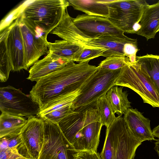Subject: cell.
Instances as JSON below:
<instances>
[{"mask_svg":"<svg viewBox=\"0 0 159 159\" xmlns=\"http://www.w3.org/2000/svg\"><path fill=\"white\" fill-rule=\"evenodd\" d=\"M89 61L76 64L71 61L36 82L30 95L39 108L60 96L80 89L99 68Z\"/></svg>","mask_w":159,"mask_h":159,"instance_id":"cell-1","label":"cell"},{"mask_svg":"<svg viewBox=\"0 0 159 159\" xmlns=\"http://www.w3.org/2000/svg\"><path fill=\"white\" fill-rule=\"evenodd\" d=\"M50 33L84 48L105 49L104 57L106 58L113 56H124V45L129 42H137V39L129 38L125 35H104L92 37L86 35L74 25L72 17L67 10L60 23Z\"/></svg>","mask_w":159,"mask_h":159,"instance_id":"cell-2","label":"cell"},{"mask_svg":"<svg viewBox=\"0 0 159 159\" xmlns=\"http://www.w3.org/2000/svg\"><path fill=\"white\" fill-rule=\"evenodd\" d=\"M142 142L134 135L124 118L116 117L107 128L101 159H133Z\"/></svg>","mask_w":159,"mask_h":159,"instance_id":"cell-3","label":"cell"},{"mask_svg":"<svg viewBox=\"0 0 159 159\" xmlns=\"http://www.w3.org/2000/svg\"><path fill=\"white\" fill-rule=\"evenodd\" d=\"M98 67L80 89V94L71 106L73 111L83 112L91 107H95L97 101L114 86L121 69L110 70Z\"/></svg>","mask_w":159,"mask_h":159,"instance_id":"cell-4","label":"cell"},{"mask_svg":"<svg viewBox=\"0 0 159 159\" xmlns=\"http://www.w3.org/2000/svg\"><path fill=\"white\" fill-rule=\"evenodd\" d=\"M70 5L66 0H31L21 15L48 34L60 23Z\"/></svg>","mask_w":159,"mask_h":159,"instance_id":"cell-5","label":"cell"},{"mask_svg":"<svg viewBox=\"0 0 159 159\" xmlns=\"http://www.w3.org/2000/svg\"><path fill=\"white\" fill-rule=\"evenodd\" d=\"M114 86L129 88L138 94L143 102L159 107V94L150 75L137 62L121 69Z\"/></svg>","mask_w":159,"mask_h":159,"instance_id":"cell-6","label":"cell"},{"mask_svg":"<svg viewBox=\"0 0 159 159\" xmlns=\"http://www.w3.org/2000/svg\"><path fill=\"white\" fill-rule=\"evenodd\" d=\"M109 10L107 18L123 32L136 34L144 10L148 5L144 0H104Z\"/></svg>","mask_w":159,"mask_h":159,"instance_id":"cell-7","label":"cell"},{"mask_svg":"<svg viewBox=\"0 0 159 159\" xmlns=\"http://www.w3.org/2000/svg\"><path fill=\"white\" fill-rule=\"evenodd\" d=\"M44 121L43 143L38 159H76L78 151L66 138L58 124Z\"/></svg>","mask_w":159,"mask_h":159,"instance_id":"cell-8","label":"cell"},{"mask_svg":"<svg viewBox=\"0 0 159 159\" xmlns=\"http://www.w3.org/2000/svg\"><path fill=\"white\" fill-rule=\"evenodd\" d=\"M19 25L23 40L28 70L41 56L48 53V34L21 15L19 18Z\"/></svg>","mask_w":159,"mask_h":159,"instance_id":"cell-9","label":"cell"},{"mask_svg":"<svg viewBox=\"0 0 159 159\" xmlns=\"http://www.w3.org/2000/svg\"><path fill=\"white\" fill-rule=\"evenodd\" d=\"M39 109V105L30 94H25L20 89L10 85L0 88L1 112L28 118L36 116Z\"/></svg>","mask_w":159,"mask_h":159,"instance_id":"cell-10","label":"cell"},{"mask_svg":"<svg viewBox=\"0 0 159 159\" xmlns=\"http://www.w3.org/2000/svg\"><path fill=\"white\" fill-rule=\"evenodd\" d=\"M44 120L36 116L28 117L20 134L19 152L27 159H38L44 141Z\"/></svg>","mask_w":159,"mask_h":159,"instance_id":"cell-11","label":"cell"},{"mask_svg":"<svg viewBox=\"0 0 159 159\" xmlns=\"http://www.w3.org/2000/svg\"><path fill=\"white\" fill-rule=\"evenodd\" d=\"M72 20L79 31L89 36L125 35L124 32L114 26L107 18L85 14L78 15L75 18H72Z\"/></svg>","mask_w":159,"mask_h":159,"instance_id":"cell-12","label":"cell"},{"mask_svg":"<svg viewBox=\"0 0 159 159\" xmlns=\"http://www.w3.org/2000/svg\"><path fill=\"white\" fill-rule=\"evenodd\" d=\"M80 93V89H78L52 100L39 108L37 116L44 120L58 124L73 111L71 106Z\"/></svg>","mask_w":159,"mask_h":159,"instance_id":"cell-13","label":"cell"},{"mask_svg":"<svg viewBox=\"0 0 159 159\" xmlns=\"http://www.w3.org/2000/svg\"><path fill=\"white\" fill-rule=\"evenodd\" d=\"M84 111H74L58 124L66 138L77 151L84 150L82 132Z\"/></svg>","mask_w":159,"mask_h":159,"instance_id":"cell-14","label":"cell"},{"mask_svg":"<svg viewBox=\"0 0 159 159\" xmlns=\"http://www.w3.org/2000/svg\"><path fill=\"white\" fill-rule=\"evenodd\" d=\"M19 18L11 25L7 39L12 71L27 70L22 38L19 25Z\"/></svg>","mask_w":159,"mask_h":159,"instance_id":"cell-15","label":"cell"},{"mask_svg":"<svg viewBox=\"0 0 159 159\" xmlns=\"http://www.w3.org/2000/svg\"><path fill=\"white\" fill-rule=\"evenodd\" d=\"M103 126L100 116L95 107H91L84 111L82 132L84 150L97 151Z\"/></svg>","mask_w":159,"mask_h":159,"instance_id":"cell-16","label":"cell"},{"mask_svg":"<svg viewBox=\"0 0 159 159\" xmlns=\"http://www.w3.org/2000/svg\"><path fill=\"white\" fill-rule=\"evenodd\" d=\"M71 61L60 57L48 50L45 57L37 61L30 68L27 79L32 81L37 82L42 78L60 69Z\"/></svg>","mask_w":159,"mask_h":159,"instance_id":"cell-17","label":"cell"},{"mask_svg":"<svg viewBox=\"0 0 159 159\" xmlns=\"http://www.w3.org/2000/svg\"><path fill=\"white\" fill-rule=\"evenodd\" d=\"M123 117L129 129L138 139L142 142L146 140H156L151 127L150 120L145 117L136 109L129 108Z\"/></svg>","mask_w":159,"mask_h":159,"instance_id":"cell-18","label":"cell"},{"mask_svg":"<svg viewBox=\"0 0 159 159\" xmlns=\"http://www.w3.org/2000/svg\"><path fill=\"white\" fill-rule=\"evenodd\" d=\"M139 24L141 28L137 35L144 37L147 40L154 38L159 26V1L146 6Z\"/></svg>","mask_w":159,"mask_h":159,"instance_id":"cell-19","label":"cell"},{"mask_svg":"<svg viewBox=\"0 0 159 159\" xmlns=\"http://www.w3.org/2000/svg\"><path fill=\"white\" fill-rule=\"evenodd\" d=\"M24 117L2 112L0 116V138H8L20 134L27 123Z\"/></svg>","mask_w":159,"mask_h":159,"instance_id":"cell-20","label":"cell"},{"mask_svg":"<svg viewBox=\"0 0 159 159\" xmlns=\"http://www.w3.org/2000/svg\"><path fill=\"white\" fill-rule=\"evenodd\" d=\"M70 5L75 10L89 15L107 18L109 8L104 0H69Z\"/></svg>","mask_w":159,"mask_h":159,"instance_id":"cell-21","label":"cell"},{"mask_svg":"<svg viewBox=\"0 0 159 159\" xmlns=\"http://www.w3.org/2000/svg\"><path fill=\"white\" fill-rule=\"evenodd\" d=\"M126 91H123V87L114 86L107 92L106 97L115 113L122 116L131 108V102L128 98Z\"/></svg>","mask_w":159,"mask_h":159,"instance_id":"cell-22","label":"cell"},{"mask_svg":"<svg viewBox=\"0 0 159 159\" xmlns=\"http://www.w3.org/2000/svg\"><path fill=\"white\" fill-rule=\"evenodd\" d=\"M10 26L0 32V81L6 82L10 72L12 71L11 58L7 45V39Z\"/></svg>","mask_w":159,"mask_h":159,"instance_id":"cell-23","label":"cell"},{"mask_svg":"<svg viewBox=\"0 0 159 159\" xmlns=\"http://www.w3.org/2000/svg\"><path fill=\"white\" fill-rule=\"evenodd\" d=\"M48 46L49 51L54 54L72 61L81 48L75 44L63 39L56 40L54 43L48 42Z\"/></svg>","mask_w":159,"mask_h":159,"instance_id":"cell-24","label":"cell"},{"mask_svg":"<svg viewBox=\"0 0 159 159\" xmlns=\"http://www.w3.org/2000/svg\"><path fill=\"white\" fill-rule=\"evenodd\" d=\"M136 58L150 75L159 94V55L147 54Z\"/></svg>","mask_w":159,"mask_h":159,"instance_id":"cell-25","label":"cell"},{"mask_svg":"<svg viewBox=\"0 0 159 159\" xmlns=\"http://www.w3.org/2000/svg\"><path fill=\"white\" fill-rule=\"evenodd\" d=\"M95 107L99 114L103 125L107 128L115 120L116 117L106 96V94L97 101Z\"/></svg>","mask_w":159,"mask_h":159,"instance_id":"cell-26","label":"cell"},{"mask_svg":"<svg viewBox=\"0 0 159 159\" xmlns=\"http://www.w3.org/2000/svg\"><path fill=\"white\" fill-rule=\"evenodd\" d=\"M129 62L128 58L124 56H113L106 58L102 61L98 66L110 70L122 68Z\"/></svg>","mask_w":159,"mask_h":159,"instance_id":"cell-27","label":"cell"},{"mask_svg":"<svg viewBox=\"0 0 159 159\" xmlns=\"http://www.w3.org/2000/svg\"><path fill=\"white\" fill-rule=\"evenodd\" d=\"M106 50L104 49H89L81 47L75 55L73 61L84 62L100 56L105 57Z\"/></svg>","mask_w":159,"mask_h":159,"instance_id":"cell-28","label":"cell"},{"mask_svg":"<svg viewBox=\"0 0 159 159\" xmlns=\"http://www.w3.org/2000/svg\"><path fill=\"white\" fill-rule=\"evenodd\" d=\"M31 0H26L11 11L1 21L0 32L7 28L20 16Z\"/></svg>","mask_w":159,"mask_h":159,"instance_id":"cell-29","label":"cell"},{"mask_svg":"<svg viewBox=\"0 0 159 159\" xmlns=\"http://www.w3.org/2000/svg\"><path fill=\"white\" fill-rule=\"evenodd\" d=\"M139 49L137 42L126 43L124 46L123 51L124 56L128 58L130 65L137 62L136 54Z\"/></svg>","mask_w":159,"mask_h":159,"instance_id":"cell-30","label":"cell"},{"mask_svg":"<svg viewBox=\"0 0 159 159\" xmlns=\"http://www.w3.org/2000/svg\"><path fill=\"white\" fill-rule=\"evenodd\" d=\"M18 147L7 148L0 150V159H27L18 152Z\"/></svg>","mask_w":159,"mask_h":159,"instance_id":"cell-31","label":"cell"},{"mask_svg":"<svg viewBox=\"0 0 159 159\" xmlns=\"http://www.w3.org/2000/svg\"><path fill=\"white\" fill-rule=\"evenodd\" d=\"M76 159H101L100 155L94 150H84L78 152Z\"/></svg>","mask_w":159,"mask_h":159,"instance_id":"cell-32","label":"cell"},{"mask_svg":"<svg viewBox=\"0 0 159 159\" xmlns=\"http://www.w3.org/2000/svg\"><path fill=\"white\" fill-rule=\"evenodd\" d=\"M7 138L9 139L8 148H9L18 147L21 142L20 134L11 138Z\"/></svg>","mask_w":159,"mask_h":159,"instance_id":"cell-33","label":"cell"},{"mask_svg":"<svg viewBox=\"0 0 159 159\" xmlns=\"http://www.w3.org/2000/svg\"><path fill=\"white\" fill-rule=\"evenodd\" d=\"M9 139L6 137L0 138V150L8 147Z\"/></svg>","mask_w":159,"mask_h":159,"instance_id":"cell-34","label":"cell"},{"mask_svg":"<svg viewBox=\"0 0 159 159\" xmlns=\"http://www.w3.org/2000/svg\"><path fill=\"white\" fill-rule=\"evenodd\" d=\"M152 133L154 137L158 138L157 140H159V125L153 129Z\"/></svg>","mask_w":159,"mask_h":159,"instance_id":"cell-35","label":"cell"},{"mask_svg":"<svg viewBox=\"0 0 159 159\" xmlns=\"http://www.w3.org/2000/svg\"><path fill=\"white\" fill-rule=\"evenodd\" d=\"M155 145L154 149L157 152L159 157V140H157V141L155 143Z\"/></svg>","mask_w":159,"mask_h":159,"instance_id":"cell-36","label":"cell"},{"mask_svg":"<svg viewBox=\"0 0 159 159\" xmlns=\"http://www.w3.org/2000/svg\"><path fill=\"white\" fill-rule=\"evenodd\" d=\"M159 32V27L158 28V29L157 30V32Z\"/></svg>","mask_w":159,"mask_h":159,"instance_id":"cell-37","label":"cell"},{"mask_svg":"<svg viewBox=\"0 0 159 159\" xmlns=\"http://www.w3.org/2000/svg\"></svg>","mask_w":159,"mask_h":159,"instance_id":"cell-38","label":"cell"}]
</instances>
